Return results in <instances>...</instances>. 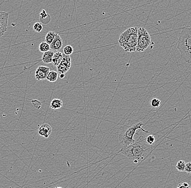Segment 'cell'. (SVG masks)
Wrapping results in <instances>:
<instances>
[{"instance_id": "obj_5", "label": "cell", "mask_w": 191, "mask_h": 188, "mask_svg": "<svg viewBox=\"0 0 191 188\" xmlns=\"http://www.w3.org/2000/svg\"><path fill=\"white\" fill-rule=\"evenodd\" d=\"M151 43V38L147 29L144 27L139 28L138 29V42L136 52H142L146 51Z\"/></svg>"}, {"instance_id": "obj_22", "label": "cell", "mask_w": 191, "mask_h": 188, "mask_svg": "<svg viewBox=\"0 0 191 188\" xmlns=\"http://www.w3.org/2000/svg\"><path fill=\"white\" fill-rule=\"evenodd\" d=\"M155 141V138L152 134L149 135L147 137H146V142L149 145L153 146V144H154Z\"/></svg>"}, {"instance_id": "obj_11", "label": "cell", "mask_w": 191, "mask_h": 188, "mask_svg": "<svg viewBox=\"0 0 191 188\" xmlns=\"http://www.w3.org/2000/svg\"><path fill=\"white\" fill-rule=\"evenodd\" d=\"M54 54V52L52 51H48L47 52L44 53L41 58L43 62L45 64H48L52 63Z\"/></svg>"}, {"instance_id": "obj_13", "label": "cell", "mask_w": 191, "mask_h": 188, "mask_svg": "<svg viewBox=\"0 0 191 188\" xmlns=\"http://www.w3.org/2000/svg\"><path fill=\"white\" fill-rule=\"evenodd\" d=\"M51 16L47 13L45 10H42L40 13V20L42 24H47L51 21Z\"/></svg>"}, {"instance_id": "obj_24", "label": "cell", "mask_w": 191, "mask_h": 188, "mask_svg": "<svg viewBox=\"0 0 191 188\" xmlns=\"http://www.w3.org/2000/svg\"><path fill=\"white\" fill-rule=\"evenodd\" d=\"M176 188H191V187L186 182H183L179 184Z\"/></svg>"}, {"instance_id": "obj_9", "label": "cell", "mask_w": 191, "mask_h": 188, "mask_svg": "<svg viewBox=\"0 0 191 188\" xmlns=\"http://www.w3.org/2000/svg\"><path fill=\"white\" fill-rule=\"evenodd\" d=\"M62 46H63V41L62 39L60 37V36H59V34H57L55 40L50 45L51 49H52V51L59 52L62 49Z\"/></svg>"}, {"instance_id": "obj_18", "label": "cell", "mask_w": 191, "mask_h": 188, "mask_svg": "<svg viewBox=\"0 0 191 188\" xmlns=\"http://www.w3.org/2000/svg\"><path fill=\"white\" fill-rule=\"evenodd\" d=\"M186 166V163L184 161H179L176 165V169L177 171L180 172L185 171Z\"/></svg>"}, {"instance_id": "obj_21", "label": "cell", "mask_w": 191, "mask_h": 188, "mask_svg": "<svg viewBox=\"0 0 191 188\" xmlns=\"http://www.w3.org/2000/svg\"><path fill=\"white\" fill-rule=\"evenodd\" d=\"M150 104H151V106H152L153 107L157 108V107H160V105H161V100H159V99L154 98L152 100Z\"/></svg>"}, {"instance_id": "obj_2", "label": "cell", "mask_w": 191, "mask_h": 188, "mask_svg": "<svg viewBox=\"0 0 191 188\" xmlns=\"http://www.w3.org/2000/svg\"><path fill=\"white\" fill-rule=\"evenodd\" d=\"M138 29L139 28L137 27L129 28L121 34L118 43L125 52H134L136 51Z\"/></svg>"}, {"instance_id": "obj_26", "label": "cell", "mask_w": 191, "mask_h": 188, "mask_svg": "<svg viewBox=\"0 0 191 188\" xmlns=\"http://www.w3.org/2000/svg\"><path fill=\"white\" fill-rule=\"evenodd\" d=\"M62 188V187H56V188Z\"/></svg>"}, {"instance_id": "obj_14", "label": "cell", "mask_w": 191, "mask_h": 188, "mask_svg": "<svg viewBox=\"0 0 191 188\" xmlns=\"http://www.w3.org/2000/svg\"><path fill=\"white\" fill-rule=\"evenodd\" d=\"M62 105H63V102L62 100L59 99H54L51 102L50 107L51 109L53 110H58L60 109Z\"/></svg>"}, {"instance_id": "obj_4", "label": "cell", "mask_w": 191, "mask_h": 188, "mask_svg": "<svg viewBox=\"0 0 191 188\" xmlns=\"http://www.w3.org/2000/svg\"><path fill=\"white\" fill-rule=\"evenodd\" d=\"M143 126V124L142 123L137 122L131 125L125 126L122 129L119 134V139L121 144L123 146V148H126L135 143L136 140L134 139V137L136 134L137 130H141L144 132L149 133L148 131H146L142 128Z\"/></svg>"}, {"instance_id": "obj_1", "label": "cell", "mask_w": 191, "mask_h": 188, "mask_svg": "<svg viewBox=\"0 0 191 188\" xmlns=\"http://www.w3.org/2000/svg\"><path fill=\"white\" fill-rule=\"evenodd\" d=\"M153 146L148 144L146 138L141 136L135 143L123 148L121 152L129 159L137 163L143 160L152 151Z\"/></svg>"}, {"instance_id": "obj_3", "label": "cell", "mask_w": 191, "mask_h": 188, "mask_svg": "<svg viewBox=\"0 0 191 188\" xmlns=\"http://www.w3.org/2000/svg\"><path fill=\"white\" fill-rule=\"evenodd\" d=\"M178 48L181 58L186 63H191V27L185 28L180 34Z\"/></svg>"}, {"instance_id": "obj_15", "label": "cell", "mask_w": 191, "mask_h": 188, "mask_svg": "<svg viewBox=\"0 0 191 188\" xmlns=\"http://www.w3.org/2000/svg\"><path fill=\"white\" fill-rule=\"evenodd\" d=\"M56 35H57V33H55V31H48L45 36V42L48 44H49L50 45H51V43L53 42V40H55Z\"/></svg>"}, {"instance_id": "obj_17", "label": "cell", "mask_w": 191, "mask_h": 188, "mask_svg": "<svg viewBox=\"0 0 191 188\" xmlns=\"http://www.w3.org/2000/svg\"><path fill=\"white\" fill-rule=\"evenodd\" d=\"M39 51L44 53L45 52H47L48 51H50L51 47L49 44H48L45 41V42H41L39 45Z\"/></svg>"}, {"instance_id": "obj_8", "label": "cell", "mask_w": 191, "mask_h": 188, "mask_svg": "<svg viewBox=\"0 0 191 188\" xmlns=\"http://www.w3.org/2000/svg\"><path fill=\"white\" fill-rule=\"evenodd\" d=\"M50 72V69L49 67L45 66H39L35 71V78L38 80H45L47 78Z\"/></svg>"}, {"instance_id": "obj_16", "label": "cell", "mask_w": 191, "mask_h": 188, "mask_svg": "<svg viewBox=\"0 0 191 188\" xmlns=\"http://www.w3.org/2000/svg\"><path fill=\"white\" fill-rule=\"evenodd\" d=\"M58 78V73L55 71H52L50 72L47 75V79L48 81L51 82H55L57 80Z\"/></svg>"}, {"instance_id": "obj_25", "label": "cell", "mask_w": 191, "mask_h": 188, "mask_svg": "<svg viewBox=\"0 0 191 188\" xmlns=\"http://www.w3.org/2000/svg\"><path fill=\"white\" fill-rule=\"evenodd\" d=\"M65 78V75H60V78L63 79Z\"/></svg>"}, {"instance_id": "obj_7", "label": "cell", "mask_w": 191, "mask_h": 188, "mask_svg": "<svg viewBox=\"0 0 191 188\" xmlns=\"http://www.w3.org/2000/svg\"><path fill=\"white\" fill-rule=\"evenodd\" d=\"M9 13L0 11V38L4 36L7 30Z\"/></svg>"}, {"instance_id": "obj_19", "label": "cell", "mask_w": 191, "mask_h": 188, "mask_svg": "<svg viewBox=\"0 0 191 188\" xmlns=\"http://www.w3.org/2000/svg\"><path fill=\"white\" fill-rule=\"evenodd\" d=\"M64 54L66 55H70L73 52V48L70 45H67L64 48Z\"/></svg>"}, {"instance_id": "obj_10", "label": "cell", "mask_w": 191, "mask_h": 188, "mask_svg": "<svg viewBox=\"0 0 191 188\" xmlns=\"http://www.w3.org/2000/svg\"><path fill=\"white\" fill-rule=\"evenodd\" d=\"M52 129L51 126L47 124H44L40 126V127H39L38 133L40 136L45 138H47L50 136L52 133Z\"/></svg>"}, {"instance_id": "obj_12", "label": "cell", "mask_w": 191, "mask_h": 188, "mask_svg": "<svg viewBox=\"0 0 191 188\" xmlns=\"http://www.w3.org/2000/svg\"><path fill=\"white\" fill-rule=\"evenodd\" d=\"M63 55H64V54L60 52H55L54 55H53L52 63V64L55 66H58L62 61Z\"/></svg>"}, {"instance_id": "obj_23", "label": "cell", "mask_w": 191, "mask_h": 188, "mask_svg": "<svg viewBox=\"0 0 191 188\" xmlns=\"http://www.w3.org/2000/svg\"><path fill=\"white\" fill-rule=\"evenodd\" d=\"M185 172H186L188 174L191 173V162H188L186 163Z\"/></svg>"}, {"instance_id": "obj_20", "label": "cell", "mask_w": 191, "mask_h": 188, "mask_svg": "<svg viewBox=\"0 0 191 188\" xmlns=\"http://www.w3.org/2000/svg\"><path fill=\"white\" fill-rule=\"evenodd\" d=\"M33 29L34 31L36 33H40L41 32L43 29V24L40 22H36L33 25Z\"/></svg>"}, {"instance_id": "obj_6", "label": "cell", "mask_w": 191, "mask_h": 188, "mask_svg": "<svg viewBox=\"0 0 191 188\" xmlns=\"http://www.w3.org/2000/svg\"><path fill=\"white\" fill-rule=\"evenodd\" d=\"M71 67V58L69 55H65L64 54L62 61L57 67V72L59 75H65L70 70Z\"/></svg>"}]
</instances>
